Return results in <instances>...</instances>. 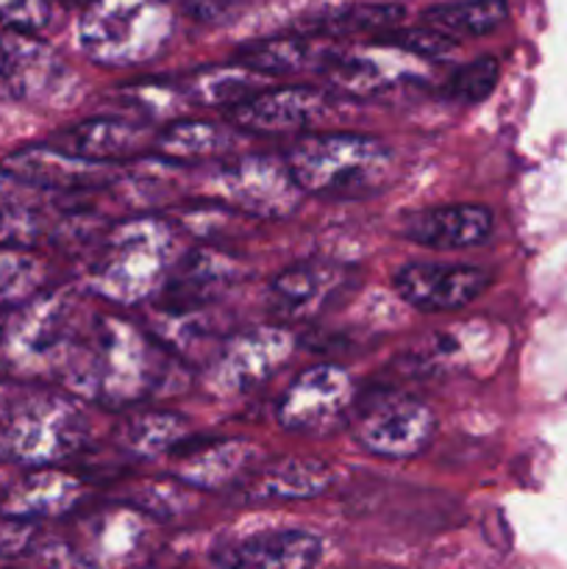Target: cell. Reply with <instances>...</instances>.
<instances>
[{
	"label": "cell",
	"instance_id": "1",
	"mask_svg": "<svg viewBox=\"0 0 567 569\" xmlns=\"http://www.w3.org/2000/svg\"><path fill=\"white\" fill-rule=\"evenodd\" d=\"M172 361L153 337L115 315L94 317L64 365L67 387L106 409L142 403L167 387Z\"/></svg>",
	"mask_w": 567,
	"mask_h": 569
},
{
	"label": "cell",
	"instance_id": "2",
	"mask_svg": "<svg viewBox=\"0 0 567 569\" xmlns=\"http://www.w3.org/2000/svg\"><path fill=\"white\" fill-rule=\"evenodd\" d=\"M172 228L153 217L126 220L106 233L89 270V289L117 306L161 292L172 272Z\"/></svg>",
	"mask_w": 567,
	"mask_h": 569
},
{
	"label": "cell",
	"instance_id": "3",
	"mask_svg": "<svg viewBox=\"0 0 567 569\" xmlns=\"http://www.w3.org/2000/svg\"><path fill=\"white\" fill-rule=\"evenodd\" d=\"M284 161L300 192L322 198L372 192L392 172V150L381 139L350 131L304 133Z\"/></svg>",
	"mask_w": 567,
	"mask_h": 569
},
{
	"label": "cell",
	"instance_id": "4",
	"mask_svg": "<svg viewBox=\"0 0 567 569\" xmlns=\"http://www.w3.org/2000/svg\"><path fill=\"white\" fill-rule=\"evenodd\" d=\"M172 31V0H92L78 22V42L94 64L139 67L165 53Z\"/></svg>",
	"mask_w": 567,
	"mask_h": 569
},
{
	"label": "cell",
	"instance_id": "5",
	"mask_svg": "<svg viewBox=\"0 0 567 569\" xmlns=\"http://www.w3.org/2000/svg\"><path fill=\"white\" fill-rule=\"evenodd\" d=\"M87 433V415L72 398L28 395L0 415V459L42 470L78 453Z\"/></svg>",
	"mask_w": 567,
	"mask_h": 569
},
{
	"label": "cell",
	"instance_id": "6",
	"mask_svg": "<svg viewBox=\"0 0 567 569\" xmlns=\"http://www.w3.org/2000/svg\"><path fill=\"white\" fill-rule=\"evenodd\" d=\"M81 303L67 289L42 292L6 322L3 348L22 372H61L83 337Z\"/></svg>",
	"mask_w": 567,
	"mask_h": 569
},
{
	"label": "cell",
	"instance_id": "7",
	"mask_svg": "<svg viewBox=\"0 0 567 569\" xmlns=\"http://www.w3.org/2000/svg\"><path fill=\"white\" fill-rule=\"evenodd\" d=\"M203 187L217 206L253 220H284L298 211L304 198L287 161L272 156H242L228 161L206 178Z\"/></svg>",
	"mask_w": 567,
	"mask_h": 569
},
{
	"label": "cell",
	"instance_id": "8",
	"mask_svg": "<svg viewBox=\"0 0 567 569\" xmlns=\"http://www.w3.org/2000/svg\"><path fill=\"white\" fill-rule=\"evenodd\" d=\"M76 76L48 42L28 31H0V100L64 106L76 98Z\"/></svg>",
	"mask_w": 567,
	"mask_h": 569
},
{
	"label": "cell",
	"instance_id": "9",
	"mask_svg": "<svg viewBox=\"0 0 567 569\" xmlns=\"http://www.w3.org/2000/svg\"><path fill=\"white\" fill-rule=\"evenodd\" d=\"M295 339L287 328H250L228 339L209 367V389L220 398H245L289 361Z\"/></svg>",
	"mask_w": 567,
	"mask_h": 569
},
{
	"label": "cell",
	"instance_id": "10",
	"mask_svg": "<svg viewBox=\"0 0 567 569\" xmlns=\"http://www.w3.org/2000/svg\"><path fill=\"white\" fill-rule=\"evenodd\" d=\"M437 417L426 403L404 395L378 398L356 422V442L381 459H415L431 445Z\"/></svg>",
	"mask_w": 567,
	"mask_h": 569
},
{
	"label": "cell",
	"instance_id": "11",
	"mask_svg": "<svg viewBox=\"0 0 567 569\" xmlns=\"http://www.w3.org/2000/svg\"><path fill=\"white\" fill-rule=\"evenodd\" d=\"M150 517L133 506H109L83 517L72 533V556L87 569H126L142 556Z\"/></svg>",
	"mask_w": 567,
	"mask_h": 569
},
{
	"label": "cell",
	"instance_id": "12",
	"mask_svg": "<svg viewBox=\"0 0 567 569\" xmlns=\"http://www.w3.org/2000/svg\"><path fill=\"white\" fill-rule=\"evenodd\" d=\"M426 64L428 61L415 59L392 44L376 42L367 48H339L326 78L337 92L350 98H378L406 83L426 81Z\"/></svg>",
	"mask_w": 567,
	"mask_h": 569
},
{
	"label": "cell",
	"instance_id": "13",
	"mask_svg": "<svg viewBox=\"0 0 567 569\" xmlns=\"http://www.w3.org/2000/svg\"><path fill=\"white\" fill-rule=\"evenodd\" d=\"M356 383L337 365H315L292 378L276 406L278 426L287 431H317L348 411Z\"/></svg>",
	"mask_w": 567,
	"mask_h": 569
},
{
	"label": "cell",
	"instance_id": "14",
	"mask_svg": "<svg viewBox=\"0 0 567 569\" xmlns=\"http://www.w3.org/2000/svg\"><path fill=\"white\" fill-rule=\"evenodd\" d=\"M0 172L37 192H89L120 176L117 167L78 159L56 144H31L14 150L3 159Z\"/></svg>",
	"mask_w": 567,
	"mask_h": 569
},
{
	"label": "cell",
	"instance_id": "15",
	"mask_svg": "<svg viewBox=\"0 0 567 569\" xmlns=\"http://www.w3.org/2000/svg\"><path fill=\"white\" fill-rule=\"evenodd\" d=\"M489 287L481 267L456 261H409L395 272V292L417 311H456Z\"/></svg>",
	"mask_w": 567,
	"mask_h": 569
},
{
	"label": "cell",
	"instance_id": "16",
	"mask_svg": "<svg viewBox=\"0 0 567 569\" xmlns=\"http://www.w3.org/2000/svg\"><path fill=\"white\" fill-rule=\"evenodd\" d=\"M331 111L326 92L309 87L261 89L242 106L231 109L233 126L250 133H289L317 126Z\"/></svg>",
	"mask_w": 567,
	"mask_h": 569
},
{
	"label": "cell",
	"instance_id": "17",
	"mask_svg": "<svg viewBox=\"0 0 567 569\" xmlns=\"http://www.w3.org/2000/svg\"><path fill=\"white\" fill-rule=\"evenodd\" d=\"M342 283L345 272L334 264H295L272 278L267 289V309L281 322H304L320 315Z\"/></svg>",
	"mask_w": 567,
	"mask_h": 569
},
{
	"label": "cell",
	"instance_id": "18",
	"mask_svg": "<svg viewBox=\"0 0 567 569\" xmlns=\"http://www.w3.org/2000/svg\"><path fill=\"white\" fill-rule=\"evenodd\" d=\"M493 211L472 203L434 206L406 220L404 237L428 250H465L487 242L493 233Z\"/></svg>",
	"mask_w": 567,
	"mask_h": 569
},
{
	"label": "cell",
	"instance_id": "19",
	"mask_svg": "<svg viewBox=\"0 0 567 569\" xmlns=\"http://www.w3.org/2000/svg\"><path fill=\"white\" fill-rule=\"evenodd\" d=\"M83 483L56 467L28 472L0 500V515L11 522H39L64 517L81 503Z\"/></svg>",
	"mask_w": 567,
	"mask_h": 569
},
{
	"label": "cell",
	"instance_id": "20",
	"mask_svg": "<svg viewBox=\"0 0 567 569\" xmlns=\"http://www.w3.org/2000/svg\"><path fill=\"white\" fill-rule=\"evenodd\" d=\"M322 542L304 528H278L242 539L220 556L217 569H311L320 561Z\"/></svg>",
	"mask_w": 567,
	"mask_h": 569
},
{
	"label": "cell",
	"instance_id": "21",
	"mask_svg": "<svg viewBox=\"0 0 567 569\" xmlns=\"http://www.w3.org/2000/svg\"><path fill=\"white\" fill-rule=\"evenodd\" d=\"M237 278V264L222 253L209 248H198L172 264L170 278L165 283V309L170 315H189L200 311L217 298L228 283Z\"/></svg>",
	"mask_w": 567,
	"mask_h": 569
},
{
	"label": "cell",
	"instance_id": "22",
	"mask_svg": "<svg viewBox=\"0 0 567 569\" xmlns=\"http://www.w3.org/2000/svg\"><path fill=\"white\" fill-rule=\"evenodd\" d=\"M339 48L328 39L287 33V37L256 39L237 50V64L259 72L265 78L298 76V72H326L337 59Z\"/></svg>",
	"mask_w": 567,
	"mask_h": 569
},
{
	"label": "cell",
	"instance_id": "23",
	"mask_svg": "<svg viewBox=\"0 0 567 569\" xmlns=\"http://www.w3.org/2000/svg\"><path fill=\"white\" fill-rule=\"evenodd\" d=\"M153 139L142 126L126 120V117H92V120L76 122L61 133L56 148L78 156V159L94 161V164H111L115 161L137 156L142 148H150Z\"/></svg>",
	"mask_w": 567,
	"mask_h": 569
},
{
	"label": "cell",
	"instance_id": "24",
	"mask_svg": "<svg viewBox=\"0 0 567 569\" xmlns=\"http://www.w3.org/2000/svg\"><path fill=\"white\" fill-rule=\"evenodd\" d=\"M259 459V450L245 439H217L181 453L176 481L187 489H222L239 481L242 472Z\"/></svg>",
	"mask_w": 567,
	"mask_h": 569
},
{
	"label": "cell",
	"instance_id": "25",
	"mask_svg": "<svg viewBox=\"0 0 567 569\" xmlns=\"http://www.w3.org/2000/svg\"><path fill=\"white\" fill-rule=\"evenodd\" d=\"M334 483L331 467L317 459H281L250 478L248 500L281 503V500H311L328 492Z\"/></svg>",
	"mask_w": 567,
	"mask_h": 569
},
{
	"label": "cell",
	"instance_id": "26",
	"mask_svg": "<svg viewBox=\"0 0 567 569\" xmlns=\"http://www.w3.org/2000/svg\"><path fill=\"white\" fill-rule=\"evenodd\" d=\"M404 20V9L398 3H350L342 9H331L326 14L306 20L298 33L306 37L328 39H350V37H387Z\"/></svg>",
	"mask_w": 567,
	"mask_h": 569
},
{
	"label": "cell",
	"instance_id": "27",
	"mask_svg": "<svg viewBox=\"0 0 567 569\" xmlns=\"http://www.w3.org/2000/svg\"><path fill=\"white\" fill-rule=\"evenodd\" d=\"M484 348H487V326L465 322L442 333H431L426 342L411 350V361H415V370L428 372V376L467 372L481 359Z\"/></svg>",
	"mask_w": 567,
	"mask_h": 569
},
{
	"label": "cell",
	"instance_id": "28",
	"mask_svg": "<svg viewBox=\"0 0 567 569\" xmlns=\"http://www.w3.org/2000/svg\"><path fill=\"white\" fill-rule=\"evenodd\" d=\"M237 144L231 128L206 120H181L153 137V150L172 164H200L226 156Z\"/></svg>",
	"mask_w": 567,
	"mask_h": 569
},
{
	"label": "cell",
	"instance_id": "29",
	"mask_svg": "<svg viewBox=\"0 0 567 569\" xmlns=\"http://www.w3.org/2000/svg\"><path fill=\"white\" fill-rule=\"evenodd\" d=\"M267 89V78L259 72L248 70L242 64H220L203 67L192 72L181 83V92L187 100H195L198 106H215V109H237L245 100Z\"/></svg>",
	"mask_w": 567,
	"mask_h": 569
},
{
	"label": "cell",
	"instance_id": "30",
	"mask_svg": "<svg viewBox=\"0 0 567 569\" xmlns=\"http://www.w3.org/2000/svg\"><path fill=\"white\" fill-rule=\"evenodd\" d=\"M506 14H509L506 0H454V3L431 6L422 11L420 26L456 42V39L484 37L495 31L506 20Z\"/></svg>",
	"mask_w": 567,
	"mask_h": 569
},
{
	"label": "cell",
	"instance_id": "31",
	"mask_svg": "<svg viewBox=\"0 0 567 569\" xmlns=\"http://www.w3.org/2000/svg\"><path fill=\"white\" fill-rule=\"evenodd\" d=\"M183 433H187V428H183L181 417L167 415V411H142V415L128 417L117 428L115 442L128 459L148 461L176 448Z\"/></svg>",
	"mask_w": 567,
	"mask_h": 569
},
{
	"label": "cell",
	"instance_id": "32",
	"mask_svg": "<svg viewBox=\"0 0 567 569\" xmlns=\"http://www.w3.org/2000/svg\"><path fill=\"white\" fill-rule=\"evenodd\" d=\"M44 287V264L22 248H0V311L31 303Z\"/></svg>",
	"mask_w": 567,
	"mask_h": 569
},
{
	"label": "cell",
	"instance_id": "33",
	"mask_svg": "<svg viewBox=\"0 0 567 569\" xmlns=\"http://www.w3.org/2000/svg\"><path fill=\"white\" fill-rule=\"evenodd\" d=\"M500 78V64L493 56H481V59L470 61L461 70H456L450 76V81L445 83V94L456 103L476 106L481 100H487L493 94V89L498 87Z\"/></svg>",
	"mask_w": 567,
	"mask_h": 569
},
{
	"label": "cell",
	"instance_id": "34",
	"mask_svg": "<svg viewBox=\"0 0 567 569\" xmlns=\"http://www.w3.org/2000/svg\"><path fill=\"white\" fill-rule=\"evenodd\" d=\"M137 511H142V515H148L150 520H170V517H178L183 515V511H189V489L183 487V483L172 481V483H161V481H153V483H142V489H139L137 495L131 498V503Z\"/></svg>",
	"mask_w": 567,
	"mask_h": 569
},
{
	"label": "cell",
	"instance_id": "35",
	"mask_svg": "<svg viewBox=\"0 0 567 569\" xmlns=\"http://www.w3.org/2000/svg\"><path fill=\"white\" fill-rule=\"evenodd\" d=\"M50 22V0H0V31H42Z\"/></svg>",
	"mask_w": 567,
	"mask_h": 569
},
{
	"label": "cell",
	"instance_id": "36",
	"mask_svg": "<svg viewBox=\"0 0 567 569\" xmlns=\"http://www.w3.org/2000/svg\"><path fill=\"white\" fill-rule=\"evenodd\" d=\"M176 6H181L189 17L200 22H217L226 14H231L237 0H172Z\"/></svg>",
	"mask_w": 567,
	"mask_h": 569
},
{
	"label": "cell",
	"instance_id": "37",
	"mask_svg": "<svg viewBox=\"0 0 567 569\" xmlns=\"http://www.w3.org/2000/svg\"><path fill=\"white\" fill-rule=\"evenodd\" d=\"M6 322H9V315L0 311V345H3V337H6Z\"/></svg>",
	"mask_w": 567,
	"mask_h": 569
},
{
	"label": "cell",
	"instance_id": "38",
	"mask_svg": "<svg viewBox=\"0 0 567 569\" xmlns=\"http://www.w3.org/2000/svg\"><path fill=\"white\" fill-rule=\"evenodd\" d=\"M61 3H78V6H83V9H87V6L92 3V0H61Z\"/></svg>",
	"mask_w": 567,
	"mask_h": 569
},
{
	"label": "cell",
	"instance_id": "39",
	"mask_svg": "<svg viewBox=\"0 0 567 569\" xmlns=\"http://www.w3.org/2000/svg\"><path fill=\"white\" fill-rule=\"evenodd\" d=\"M0 565H3V556H0Z\"/></svg>",
	"mask_w": 567,
	"mask_h": 569
}]
</instances>
